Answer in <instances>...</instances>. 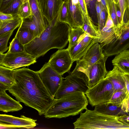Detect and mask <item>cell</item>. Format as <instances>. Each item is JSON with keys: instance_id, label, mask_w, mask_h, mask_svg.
Returning a JSON list of instances; mask_svg holds the SVG:
<instances>
[{"instance_id": "cell-1", "label": "cell", "mask_w": 129, "mask_h": 129, "mask_svg": "<svg viewBox=\"0 0 129 129\" xmlns=\"http://www.w3.org/2000/svg\"><path fill=\"white\" fill-rule=\"evenodd\" d=\"M14 82L8 90L20 102L44 115L54 98L50 94L37 72L23 68L14 70Z\"/></svg>"}, {"instance_id": "cell-43", "label": "cell", "mask_w": 129, "mask_h": 129, "mask_svg": "<svg viewBox=\"0 0 129 129\" xmlns=\"http://www.w3.org/2000/svg\"><path fill=\"white\" fill-rule=\"evenodd\" d=\"M127 8L126 11V20L127 23H129V0H127Z\"/></svg>"}, {"instance_id": "cell-27", "label": "cell", "mask_w": 129, "mask_h": 129, "mask_svg": "<svg viewBox=\"0 0 129 129\" xmlns=\"http://www.w3.org/2000/svg\"><path fill=\"white\" fill-rule=\"evenodd\" d=\"M32 15L43 26L46 28L49 24L40 11L37 0H28Z\"/></svg>"}, {"instance_id": "cell-39", "label": "cell", "mask_w": 129, "mask_h": 129, "mask_svg": "<svg viewBox=\"0 0 129 129\" xmlns=\"http://www.w3.org/2000/svg\"><path fill=\"white\" fill-rule=\"evenodd\" d=\"M14 0H0V12H2L10 5ZM23 3L28 0H21Z\"/></svg>"}, {"instance_id": "cell-4", "label": "cell", "mask_w": 129, "mask_h": 129, "mask_svg": "<svg viewBox=\"0 0 129 129\" xmlns=\"http://www.w3.org/2000/svg\"><path fill=\"white\" fill-rule=\"evenodd\" d=\"M81 112L73 123L74 129H113L117 122L115 117L99 113L87 108Z\"/></svg>"}, {"instance_id": "cell-25", "label": "cell", "mask_w": 129, "mask_h": 129, "mask_svg": "<svg viewBox=\"0 0 129 129\" xmlns=\"http://www.w3.org/2000/svg\"><path fill=\"white\" fill-rule=\"evenodd\" d=\"M22 21V18L19 16L10 20L0 21V35L14 31L17 28L20 27Z\"/></svg>"}, {"instance_id": "cell-20", "label": "cell", "mask_w": 129, "mask_h": 129, "mask_svg": "<svg viewBox=\"0 0 129 129\" xmlns=\"http://www.w3.org/2000/svg\"><path fill=\"white\" fill-rule=\"evenodd\" d=\"M122 104L117 105L108 102L95 106L94 110L98 112L108 115L128 114V113L123 111L122 107Z\"/></svg>"}, {"instance_id": "cell-33", "label": "cell", "mask_w": 129, "mask_h": 129, "mask_svg": "<svg viewBox=\"0 0 129 129\" xmlns=\"http://www.w3.org/2000/svg\"><path fill=\"white\" fill-rule=\"evenodd\" d=\"M14 31L0 35V53H3L9 48L8 46V41Z\"/></svg>"}, {"instance_id": "cell-26", "label": "cell", "mask_w": 129, "mask_h": 129, "mask_svg": "<svg viewBox=\"0 0 129 129\" xmlns=\"http://www.w3.org/2000/svg\"><path fill=\"white\" fill-rule=\"evenodd\" d=\"M15 37L24 45L28 44L35 38L33 33L28 28L20 26Z\"/></svg>"}, {"instance_id": "cell-36", "label": "cell", "mask_w": 129, "mask_h": 129, "mask_svg": "<svg viewBox=\"0 0 129 129\" xmlns=\"http://www.w3.org/2000/svg\"><path fill=\"white\" fill-rule=\"evenodd\" d=\"M68 11L67 6L65 2L63 1L57 19L60 22L68 24Z\"/></svg>"}, {"instance_id": "cell-30", "label": "cell", "mask_w": 129, "mask_h": 129, "mask_svg": "<svg viewBox=\"0 0 129 129\" xmlns=\"http://www.w3.org/2000/svg\"><path fill=\"white\" fill-rule=\"evenodd\" d=\"M129 97V94L127 90L118 91L114 92L108 102L115 105H121Z\"/></svg>"}, {"instance_id": "cell-15", "label": "cell", "mask_w": 129, "mask_h": 129, "mask_svg": "<svg viewBox=\"0 0 129 129\" xmlns=\"http://www.w3.org/2000/svg\"><path fill=\"white\" fill-rule=\"evenodd\" d=\"M63 1L68 10V24L71 28H81L83 24V13L79 0Z\"/></svg>"}, {"instance_id": "cell-16", "label": "cell", "mask_w": 129, "mask_h": 129, "mask_svg": "<svg viewBox=\"0 0 129 129\" xmlns=\"http://www.w3.org/2000/svg\"><path fill=\"white\" fill-rule=\"evenodd\" d=\"M36 121L23 115L19 117L5 114L0 115V122L11 124L15 128H33L37 125Z\"/></svg>"}, {"instance_id": "cell-12", "label": "cell", "mask_w": 129, "mask_h": 129, "mask_svg": "<svg viewBox=\"0 0 129 129\" xmlns=\"http://www.w3.org/2000/svg\"><path fill=\"white\" fill-rule=\"evenodd\" d=\"M98 39L85 33L81 35L76 44L68 50L73 62L80 59L93 44L98 43Z\"/></svg>"}, {"instance_id": "cell-41", "label": "cell", "mask_w": 129, "mask_h": 129, "mask_svg": "<svg viewBox=\"0 0 129 129\" xmlns=\"http://www.w3.org/2000/svg\"><path fill=\"white\" fill-rule=\"evenodd\" d=\"M79 1L82 10L83 14L87 16H89L85 0H79Z\"/></svg>"}, {"instance_id": "cell-38", "label": "cell", "mask_w": 129, "mask_h": 129, "mask_svg": "<svg viewBox=\"0 0 129 129\" xmlns=\"http://www.w3.org/2000/svg\"><path fill=\"white\" fill-rule=\"evenodd\" d=\"M19 16L17 15H13L5 13L0 12V21H4L13 19Z\"/></svg>"}, {"instance_id": "cell-22", "label": "cell", "mask_w": 129, "mask_h": 129, "mask_svg": "<svg viewBox=\"0 0 129 129\" xmlns=\"http://www.w3.org/2000/svg\"><path fill=\"white\" fill-rule=\"evenodd\" d=\"M114 66L119 67L123 72L129 73V50H126L116 55L112 60Z\"/></svg>"}, {"instance_id": "cell-47", "label": "cell", "mask_w": 129, "mask_h": 129, "mask_svg": "<svg viewBox=\"0 0 129 129\" xmlns=\"http://www.w3.org/2000/svg\"><path fill=\"white\" fill-rule=\"evenodd\" d=\"M97 0H85L87 6L89 5L91 2L94 1L96 2Z\"/></svg>"}, {"instance_id": "cell-34", "label": "cell", "mask_w": 129, "mask_h": 129, "mask_svg": "<svg viewBox=\"0 0 129 129\" xmlns=\"http://www.w3.org/2000/svg\"><path fill=\"white\" fill-rule=\"evenodd\" d=\"M23 3L21 0H14L7 8L1 12L5 13L17 15L19 9Z\"/></svg>"}, {"instance_id": "cell-9", "label": "cell", "mask_w": 129, "mask_h": 129, "mask_svg": "<svg viewBox=\"0 0 129 129\" xmlns=\"http://www.w3.org/2000/svg\"><path fill=\"white\" fill-rule=\"evenodd\" d=\"M121 33L111 43L102 48L104 55L108 57L116 55L129 48V23H124L120 28Z\"/></svg>"}, {"instance_id": "cell-19", "label": "cell", "mask_w": 129, "mask_h": 129, "mask_svg": "<svg viewBox=\"0 0 129 129\" xmlns=\"http://www.w3.org/2000/svg\"><path fill=\"white\" fill-rule=\"evenodd\" d=\"M119 36L117 29L114 26L110 27L105 26L99 33L98 43L102 48L113 42Z\"/></svg>"}, {"instance_id": "cell-5", "label": "cell", "mask_w": 129, "mask_h": 129, "mask_svg": "<svg viewBox=\"0 0 129 129\" xmlns=\"http://www.w3.org/2000/svg\"><path fill=\"white\" fill-rule=\"evenodd\" d=\"M115 92L111 82L105 77L96 85L89 88L85 94L92 107L108 102Z\"/></svg>"}, {"instance_id": "cell-42", "label": "cell", "mask_w": 129, "mask_h": 129, "mask_svg": "<svg viewBox=\"0 0 129 129\" xmlns=\"http://www.w3.org/2000/svg\"><path fill=\"white\" fill-rule=\"evenodd\" d=\"M123 76L126 89L129 94V73L124 72L123 71Z\"/></svg>"}, {"instance_id": "cell-48", "label": "cell", "mask_w": 129, "mask_h": 129, "mask_svg": "<svg viewBox=\"0 0 129 129\" xmlns=\"http://www.w3.org/2000/svg\"><path fill=\"white\" fill-rule=\"evenodd\" d=\"M114 1L115 4L117 5H119L118 0H113Z\"/></svg>"}, {"instance_id": "cell-45", "label": "cell", "mask_w": 129, "mask_h": 129, "mask_svg": "<svg viewBox=\"0 0 129 129\" xmlns=\"http://www.w3.org/2000/svg\"><path fill=\"white\" fill-rule=\"evenodd\" d=\"M100 2L103 5L105 8L106 12L107 14V5L106 2V1L105 0H100Z\"/></svg>"}, {"instance_id": "cell-21", "label": "cell", "mask_w": 129, "mask_h": 129, "mask_svg": "<svg viewBox=\"0 0 129 129\" xmlns=\"http://www.w3.org/2000/svg\"><path fill=\"white\" fill-rule=\"evenodd\" d=\"M20 26L27 28L34 34L35 38L39 37L46 28L41 24L33 15L22 19Z\"/></svg>"}, {"instance_id": "cell-40", "label": "cell", "mask_w": 129, "mask_h": 129, "mask_svg": "<svg viewBox=\"0 0 129 129\" xmlns=\"http://www.w3.org/2000/svg\"><path fill=\"white\" fill-rule=\"evenodd\" d=\"M107 9V16L105 25V26L110 27H112L114 26V25L109 10Z\"/></svg>"}, {"instance_id": "cell-14", "label": "cell", "mask_w": 129, "mask_h": 129, "mask_svg": "<svg viewBox=\"0 0 129 129\" xmlns=\"http://www.w3.org/2000/svg\"><path fill=\"white\" fill-rule=\"evenodd\" d=\"M108 57L104 55L91 68L86 77L89 88L93 87L103 79L108 72L105 63Z\"/></svg>"}, {"instance_id": "cell-44", "label": "cell", "mask_w": 129, "mask_h": 129, "mask_svg": "<svg viewBox=\"0 0 129 129\" xmlns=\"http://www.w3.org/2000/svg\"><path fill=\"white\" fill-rule=\"evenodd\" d=\"M124 103L126 112L128 113L129 112V97L125 100Z\"/></svg>"}, {"instance_id": "cell-23", "label": "cell", "mask_w": 129, "mask_h": 129, "mask_svg": "<svg viewBox=\"0 0 129 129\" xmlns=\"http://www.w3.org/2000/svg\"><path fill=\"white\" fill-rule=\"evenodd\" d=\"M14 70L2 65L0 66V83L10 87L14 82Z\"/></svg>"}, {"instance_id": "cell-29", "label": "cell", "mask_w": 129, "mask_h": 129, "mask_svg": "<svg viewBox=\"0 0 129 129\" xmlns=\"http://www.w3.org/2000/svg\"><path fill=\"white\" fill-rule=\"evenodd\" d=\"M85 33L81 28H71L69 35L68 50L76 43L80 36Z\"/></svg>"}, {"instance_id": "cell-10", "label": "cell", "mask_w": 129, "mask_h": 129, "mask_svg": "<svg viewBox=\"0 0 129 129\" xmlns=\"http://www.w3.org/2000/svg\"><path fill=\"white\" fill-rule=\"evenodd\" d=\"M36 59L25 51L11 53L7 52L0 65L13 69L28 66L37 62Z\"/></svg>"}, {"instance_id": "cell-37", "label": "cell", "mask_w": 129, "mask_h": 129, "mask_svg": "<svg viewBox=\"0 0 129 129\" xmlns=\"http://www.w3.org/2000/svg\"><path fill=\"white\" fill-rule=\"evenodd\" d=\"M120 11L123 24L126 19V11L127 8V0H118Z\"/></svg>"}, {"instance_id": "cell-28", "label": "cell", "mask_w": 129, "mask_h": 129, "mask_svg": "<svg viewBox=\"0 0 129 129\" xmlns=\"http://www.w3.org/2000/svg\"><path fill=\"white\" fill-rule=\"evenodd\" d=\"M107 8L109 11L111 16L114 24V26L117 29L119 34L121 26L120 25L117 15V6L113 0H105Z\"/></svg>"}, {"instance_id": "cell-32", "label": "cell", "mask_w": 129, "mask_h": 129, "mask_svg": "<svg viewBox=\"0 0 129 129\" xmlns=\"http://www.w3.org/2000/svg\"><path fill=\"white\" fill-rule=\"evenodd\" d=\"M8 52L11 53L21 52L25 51L24 45L15 37L10 43Z\"/></svg>"}, {"instance_id": "cell-3", "label": "cell", "mask_w": 129, "mask_h": 129, "mask_svg": "<svg viewBox=\"0 0 129 129\" xmlns=\"http://www.w3.org/2000/svg\"><path fill=\"white\" fill-rule=\"evenodd\" d=\"M88 102L86 95L83 92L67 94L58 99H54L44 115L47 118L76 115L87 108Z\"/></svg>"}, {"instance_id": "cell-17", "label": "cell", "mask_w": 129, "mask_h": 129, "mask_svg": "<svg viewBox=\"0 0 129 129\" xmlns=\"http://www.w3.org/2000/svg\"><path fill=\"white\" fill-rule=\"evenodd\" d=\"M23 108L20 102L13 99L6 91H0V111L5 112L19 111Z\"/></svg>"}, {"instance_id": "cell-8", "label": "cell", "mask_w": 129, "mask_h": 129, "mask_svg": "<svg viewBox=\"0 0 129 129\" xmlns=\"http://www.w3.org/2000/svg\"><path fill=\"white\" fill-rule=\"evenodd\" d=\"M37 72L50 94L54 98L64 78L52 68L48 62Z\"/></svg>"}, {"instance_id": "cell-2", "label": "cell", "mask_w": 129, "mask_h": 129, "mask_svg": "<svg viewBox=\"0 0 129 129\" xmlns=\"http://www.w3.org/2000/svg\"><path fill=\"white\" fill-rule=\"evenodd\" d=\"M71 27L57 19L48 26L39 37L24 45L25 50L36 59L53 48L63 49L69 42Z\"/></svg>"}, {"instance_id": "cell-11", "label": "cell", "mask_w": 129, "mask_h": 129, "mask_svg": "<svg viewBox=\"0 0 129 129\" xmlns=\"http://www.w3.org/2000/svg\"><path fill=\"white\" fill-rule=\"evenodd\" d=\"M73 62L67 49H58L51 55L48 62L52 68L61 75L69 71Z\"/></svg>"}, {"instance_id": "cell-31", "label": "cell", "mask_w": 129, "mask_h": 129, "mask_svg": "<svg viewBox=\"0 0 129 129\" xmlns=\"http://www.w3.org/2000/svg\"><path fill=\"white\" fill-rule=\"evenodd\" d=\"M17 15L22 19L29 17L32 15L28 0L23 3L21 5L18 10Z\"/></svg>"}, {"instance_id": "cell-46", "label": "cell", "mask_w": 129, "mask_h": 129, "mask_svg": "<svg viewBox=\"0 0 129 129\" xmlns=\"http://www.w3.org/2000/svg\"><path fill=\"white\" fill-rule=\"evenodd\" d=\"M6 53H0V63L3 60L5 55Z\"/></svg>"}, {"instance_id": "cell-13", "label": "cell", "mask_w": 129, "mask_h": 129, "mask_svg": "<svg viewBox=\"0 0 129 129\" xmlns=\"http://www.w3.org/2000/svg\"><path fill=\"white\" fill-rule=\"evenodd\" d=\"M42 13L49 24L57 19L63 0H37Z\"/></svg>"}, {"instance_id": "cell-24", "label": "cell", "mask_w": 129, "mask_h": 129, "mask_svg": "<svg viewBox=\"0 0 129 129\" xmlns=\"http://www.w3.org/2000/svg\"><path fill=\"white\" fill-rule=\"evenodd\" d=\"M83 25L81 28L85 33L93 37L99 38V34L98 27L93 23L89 16L82 15Z\"/></svg>"}, {"instance_id": "cell-7", "label": "cell", "mask_w": 129, "mask_h": 129, "mask_svg": "<svg viewBox=\"0 0 129 129\" xmlns=\"http://www.w3.org/2000/svg\"><path fill=\"white\" fill-rule=\"evenodd\" d=\"M104 56L100 44L98 43H94L80 59L77 61L76 66L72 72L81 75L86 79L91 67Z\"/></svg>"}, {"instance_id": "cell-18", "label": "cell", "mask_w": 129, "mask_h": 129, "mask_svg": "<svg viewBox=\"0 0 129 129\" xmlns=\"http://www.w3.org/2000/svg\"><path fill=\"white\" fill-rule=\"evenodd\" d=\"M105 77L111 82L115 92L127 90L123 76V71L119 67L114 66L112 70L108 71Z\"/></svg>"}, {"instance_id": "cell-35", "label": "cell", "mask_w": 129, "mask_h": 129, "mask_svg": "<svg viewBox=\"0 0 129 129\" xmlns=\"http://www.w3.org/2000/svg\"><path fill=\"white\" fill-rule=\"evenodd\" d=\"M101 10L99 17L98 19V31L99 33L105 26L107 19L106 14H107L104 6L101 4Z\"/></svg>"}, {"instance_id": "cell-6", "label": "cell", "mask_w": 129, "mask_h": 129, "mask_svg": "<svg viewBox=\"0 0 129 129\" xmlns=\"http://www.w3.org/2000/svg\"><path fill=\"white\" fill-rule=\"evenodd\" d=\"M89 89L84 76L71 72L63 80L54 98L58 99L66 94L77 92L85 94Z\"/></svg>"}]
</instances>
